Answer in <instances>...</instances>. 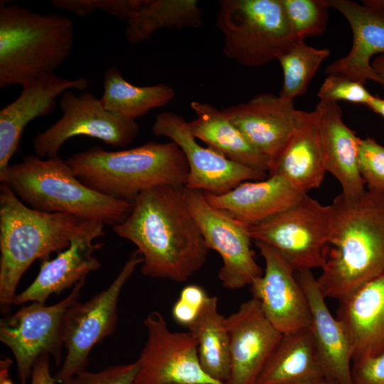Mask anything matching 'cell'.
I'll list each match as a JSON object with an SVG mask.
<instances>
[{
    "label": "cell",
    "mask_w": 384,
    "mask_h": 384,
    "mask_svg": "<svg viewBox=\"0 0 384 384\" xmlns=\"http://www.w3.org/2000/svg\"><path fill=\"white\" fill-rule=\"evenodd\" d=\"M183 188L160 185L142 191L128 217L112 227L136 246L144 276L184 282L206 262L209 249L188 208Z\"/></svg>",
    "instance_id": "cell-1"
},
{
    "label": "cell",
    "mask_w": 384,
    "mask_h": 384,
    "mask_svg": "<svg viewBox=\"0 0 384 384\" xmlns=\"http://www.w3.org/2000/svg\"><path fill=\"white\" fill-rule=\"evenodd\" d=\"M99 221L63 213L36 210L5 184L0 186V311H11L19 281L36 260L67 249L79 239L105 235Z\"/></svg>",
    "instance_id": "cell-2"
},
{
    "label": "cell",
    "mask_w": 384,
    "mask_h": 384,
    "mask_svg": "<svg viewBox=\"0 0 384 384\" xmlns=\"http://www.w3.org/2000/svg\"><path fill=\"white\" fill-rule=\"evenodd\" d=\"M331 206L329 246L316 279L325 298L340 300L384 272V196L340 193Z\"/></svg>",
    "instance_id": "cell-3"
},
{
    "label": "cell",
    "mask_w": 384,
    "mask_h": 384,
    "mask_svg": "<svg viewBox=\"0 0 384 384\" xmlns=\"http://www.w3.org/2000/svg\"><path fill=\"white\" fill-rule=\"evenodd\" d=\"M86 186L103 195L133 203L144 191L160 185L185 186L188 166L174 142H149L110 151L92 146L66 161Z\"/></svg>",
    "instance_id": "cell-4"
},
{
    "label": "cell",
    "mask_w": 384,
    "mask_h": 384,
    "mask_svg": "<svg viewBox=\"0 0 384 384\" xmlns=\"http://www.w3.org/2000/svg\"><path fill=\"white\" fill-rule=\"evenodd\" d=\"M0 181L30 208L69 213L114 226L129 215L133 203L100 193L84 185L58 156H25L0 172Z\"/></svg>",
    "instance_id": "cell-5"
},
{
    "label": "cell",
    "mask_w": 384,
    "mask_h": 384,
    "mask_svg": "<svg viewBox=\"0 0 384 384\" xmlns=\"http://www.w3.org/2000/svg\"><path fill=\"white\" fill-rule=\"evenodd\" d=\"M74 28L67 16L1 2L0 88L55 74L71 53Z\"/></svg>",
    "instance_id": "cell-6"
},
{
    "label": "cell",
    "mask_w": 384,
    "mask_h": 384,
    "mask_svg": "<svg viewBox=\"0 0 384 384\" xmlns=\"http://www.w3.org/2000/svg\"><path fill=\"white\" fill-rule=\"evenodd\" d=\"M216 26L225 55L247 68L277 60L297 39L282 0H222Z\"/></svg>",
    "instance_id": "cell-7"
},
{
    "label": "cell",
    "mask_w": 384,
    "mask_h": 384,
    "mask_svg": "<svg viewBox=\"0 0 384 384\" xmlns=\"http://www.w3.org/2000/svg\"><path fill=\"white\" fill-rule=\"evenodd\" d=\"M331 206L306 194L289 208L246 225L254 242L276 250L297 271L322 268L329 246Z\"/></svg>",
    "instance_id": "cell-8"
},
{
    "label": "cell",
    "mask_w": 384,
    "mask_h": 384,
    "mask_svg": "<svg viewBox=\"0 0 384 384\" xmlns=\"http://www.w3.org/2000/svg\"><path fill=\"white\" fill-rule=\"evenodd\" d=\"M142 257L135 250L108 287L85 302L76 301L67 309L63 321L66 355L55 375L57 383L67 384L78 373L86 370L92 349L114 332L118 304L122 289Z\"/></svg>",
    "instance_id": "cell-9"
},
{
    "label": "cell",
    "mask_w": 384,
    "mask_h": 384,
    "mask_svg": "<svg viewBox=\"0 0 384 384\" xmlns=\"http://www.w3.org/2000/svg\"><path fill=\"white\" fill-rule=\"evenodd\" d=\"M85 279L73 287L63 300L49 306L32 302L0 320V341L14 356L20 384H27L33 367L43 355L62 363L63 321L68 307L78 300Z\"/></svg>",
    "instance_id": "cell-10"
},
{
    "label": "cell",
    "mask_w": 384,
    "mask_h": 384,
    "mask_svg": "<svg viewBox=\"0 0 384 384\" xmlns=\"http://www.w3.org/2000/svg\"><path fill=\"white\" fill-rule=\"evenodd\" d=\"M63 116L33 140L36 156H58L62 145L75 136L97 139L113 147L132 144L139 132L135 120L124 118L104 108L100 99L90 92L75 95L70 90L61 95Z\"/></svg>",
    "instance_id": "cell-11"
},
{
    "label": "cell",
    "mask_w": 384,
    "mask_h": 384,
    "mask_svg": "<svg viewBox=\"0 0 384 384\" xmlns=\"http://www.w3.org/2000/svg\"><path fill=\"white\" fill-rule=\"evenodd\" d=\"M183 192L206 246L216 251L222 259L218 272L222 285L230 290L250 285L264 270L255 259L247 225L210 205L203 192L185 186Z\"/></svg>",
    "instance_id": "cell-12"
},
{
    "label": "cell",
    "mask_w": 384,
    "mask_h": 384,
    "mask_svg": "<svg viewBox=\"0 0 384 384\" xmlns=\"http://www.w3.org/2000/svg\"><path fill=\"white\" fill-rule=\"evenodd\" d=\"M146 341L137 360L134 384H222L203 370L198 342L189 332L171 331L159 311L144 320Z\"/></svg>",
    "instance_id": "cell-13"
},
{
    "label": "cell",
    "mask_w": 384,
    "mask_h": 384,
    "mask_svg": "<svg viewBox=\"0 0 384 384\" xmlns=\"http://www.w3.org/2000/svg\"><path fill=\"white\" fill-rule=\"evenodd\" d=\"M152 132L157 137L170 139L183 152L188 166L185 185L188 188L218 195L242 182L268 176L265 171L236 163L215 149L199 144L190 130L188 122L173 112L157 114Z\"/></svg>",
    "instance_id": "cell-14"
},
{
    "label": "cell",
    "mask_w": 384,
    "mask_h": 384,
    "mask_svg": "<svg viewBox=\"0 0 384 384\" xmlns=\"http://www.w3.org/2000/svg\"><path fill=\"white\" fill-rule=\"evenodd\" d=\"M255 244L264 259L265 270L250 285L252 297L259 301L266 317L282 334L309 327V303L296 271L270 245Z\"/></svg>",
    "instance_id": "cell-15"
},
{
    "label": "cell",
    "mask_w": 384,
    "mask_h": 384,
    "mask_svg": "<svg viewBox=\"0 0 384 384\" xmlns=\"http://www.w3.org/2000/svg\"><path fill=\"white\" fill-rule=\"evenodd\" d=\"M223 110L272 164L310 114V112L296 109L294 101L269 92L260 93L246 102Z\"/></svg>",
    "instance_id": "cell-16"
},
{
    "label": "cell",
    "mask_w": 384,
    "mask_h": 384,
    "mask_svg": "<svg viewBox=\"0 0 384 384\" xmlns=\"http://www.w3.org/2000/svg\"><path fill=\"white\" fill-rule=\"evenodd\" d=\"M230 338L229 378L226 384H255L282 334L252 297L225 317Z\"/></svg>",
    "instance_id": "cell-17"
},
{
    "label": "cell",
    "mask_w": 384,
    "mask_h": 384,
    "mask_svg": "<svg viewBox=\"0 0 384 384\" xmlns=\"http://www.w3.org/2000/svg\"><path fill=\"white\" fill-rule=\"evenodd\" d=\"M88 85L84 78L68 80L55 73L23 85L19 96L0 110V172L10 165L30 122L49 114L56 105V98L65 91H82Z\"/></svg>",
    "instance_id": "cell-18"
},
{
    "label": "cell",
    "mask_w": 384,
    "mask_h": 384,
    "mask_svg": "<svg viewBox=\"0 0 384 384\" xmlns=\"http://www.w3.org/2000/svg\"><path fill=\"white\" fill-rule=\"evenodd\" d=\"M330 8L340 12L350 25L353 43L348 53L326 68V74H338L351 80L378 84L380 80L371 66L375 55L384 54V14L350 0H328Z\"/></svg>",
    "instance_id": "cell-19"
},
{
    "label": "cell",
    "mask_w": 384,
    "mask_h": 384,
    "mask_svg": "<svg viewBox=\"0 0 384 384\" xmlns=\"http://www.w3.org/2000/svg\"><path fill=\"white\" fill-rule=\"evenodd\" d=\"M296 277L308 300L309 329L328 378L337 384H353L351 346L343 324L328 309L312 272L297 271Z\"/></svg>",
    "instance_id": "cell-20"
},
{
    "label": "cell",
    "mask_w": 384,
    "mask_h": 384,
    "mask_svg": "<svg viewBox=\"0 0 384 384\" xmlns=\"http://www.w3.org/2000/svg\"><path fill=\"white\" fill-rule=\"evenodd\" d=\"M315 110L319 145L326 172L338 181L341 193L344 196H361L366 190L358 169L361 138L344 123L338 102L319 101Z\"/></svg>",
    "instance_id": "cell-21"
},
{
    "label": "cell",
    "mask_w": 384,
    "mask_h": 384,
    "mask_svg": "<svg viewBox=\"0 0 384 384\" xmlns=\"http://www.w3.org/2000/svg\"><path fill=\"white\" fill-rule=\"evenodd\" d=\"M337 318L348 335L353 361L384 351V272L339 300Z\"/></svg>",
    "instance_id": "cell-22"
},
{
    "label": "cell",
    "mask_w": 384,
    "mask_h": 384,
    "mask_svg": "<svg viewBox=\"0 0 384 384\" xmlns=\"http://www.w3.org/2000/svg\"><path fill=\"white\" fill-rule=\"evenodd\" d=\"M207 201L237 220L252 225L282 212L306 194L279 175L245 181L222 194L203 192Z\"/></svg>",
    "instance_id": "cell-23"
},
{
    "label": "cell",
    "mask_w": 384,
    "mask_h": 384,
    "mask_svg": "<svg viewBox=\"0 0 384 384\" xmlns=\"http://www.w3.org/2000/svg\"><path fill=\"white\" fill-rule=\"evenodd\" d=\"M93 239H79L71 242L65 250L52 259L42 260L39 272L33 282L16 295L13 305L28 302L45 304L52 294H59L86 279L91 272L100 268L101 262L93 253L102 243Z\"/></svg>",
    "instance_id": "cell-24"
},
{
    "label": "cell",
    "mask_w": 384,
    "mask_h": 384,
    "mask_svg": "<svg viewBox=\"0 0 384 384\" xmlns=\"http://www.w3.org/2000/svg\"><path fill=\"white\" fill-rule=\"evenodd\" d=\"M327 380L306 327L282 334L255 384H317Z\"/></svg>",
    "instance_id": "cell-25"
},
{
    "label": "cell",
    "mask_w": 384,
    "mask_h": 384,
    "mask_svg": "<svg viewBox=\"0 0 384 384\" xmlns=\"http://www.w3.org/2000/svg\"><path fill=\"white\" fill-rule=\"evenodd\" d=\"M191 107L196 118L188 122V124L196 139L231 161L269 173L270 159L247 141L223 110L198 101H192Z\"/></svg>",
    "instance_id": "cell-26"
},
{
    "label": "cell",
    "mask_w": 384,
    "mask_h": 384,
    "mask_svg": "<svg viewBox=\"0 0 384 384\" xmlns=\"http://www.w3.org/2000/svg\"><path fill=\"white\" fill-rule=\"evenodd\" d=\"M326 173L314 109L274 160L268 176L279 175L297 189L307 193L321 186Z\"/></svg>",
    "instance_id": "cell-27"
},
{
    "label": "cell",
    "mask_w": 384,
    "mask_h": 384,
    "mask_svg": "<svg viewBox=\"0 0 384 384\" xmlns=\"http://www.w3.org/2000/svg\"><path fill=\"white\" fill-rule=\"evenodd\" d=\"M188 328L198 342L203 370L213 380L226 384L230 370V338L216 297L209 296Z\"/></svg>",
    "instance_id": "cell-28"
},
{
    "label": "cell",
    "mask_w": 384,
    "mask_h": 384,
    "mask_svg": "<svg viewBox=\"0 0 384 384\" xmlns=\"http://www.w3.org/2000/svg\"><path fill=\"white\" fill-rule=\"evenodd\" d=\"M202 10L196 0H141L127 20L125 38L130 43L146 41L161 28H198Z\"/></svg>",
    "instance_id": "cell-29"
},
{
    "label": "cell",
    "mask_w": 384,
    "mask_h": 384,
    "mask_svg": "<svg viewBox=\"0 0 384 384\" xmlns=\"http://www.w3.org/2000/svg\"><path fill=\"white\" fill-rule=\"evenodd\" d=\"M103 90L100 101L104 108L132 120L146 114L154 108L166 106L175 97L174 90L164 83L149 86L132 85L115 67L105 72Z\"/></svg>",
    "instance_id": "cell-30"
},
{
    "label": "cell",
    "mask_w": 384,
    "mask_h": 384,
    "mask_svg": "<svg viewBox=\"0 0 384 384\" xmlns=\"http://www.w3.org/2000/svg\"><path fill=\"white\" fill-rule=\"evenodd\" d=\"M330 53L327 48H317L307 45L304 39L295 40L277 58L283 73L279 95L294 101L304 95L321 64Z\"/></svg>",
    "instance_id": "cell-31"
},
{
    "label": "cell",
    "mask_w": 384,
    "mask_h": 384,
    "mask_svg": "<svg viewBox=\"0 0 384 384\" xmlns=\"http://www.w3.org/2000/svg\"><path fill=\"white\" fill-rule=\"evenodd\" d=\"M294 37L305 39L324 32L329 18L328 0H282Z\"/></svg>",
    "instance_id": "cell-32"
},
{
    "label": "cell",
    "mask_w": 384,
    "mask_h": 384,
    "mask_svg": "<svg viewBox=\"0 0 384 384\" xmlns=\"http://www.w3.org/2000/svg\"><path fill=\"white\" fill-rule=\"evenodd\" d=\"M358 169L367 190L384 196V146L371 137L360 139Z\"/></svg>",
    "instance_id": "cell-33"
},
{
    "label": "cell",
    "mask_w": 384,
    "mask_h": 384,
    "mask_svg": "<svg viewBox=\"0 0 384 384\" xmlns=\"http://www.w3.org/2000/svg\"><path fill=\"white\" fill-rule=\"evenodd\" d=\"M141 0H52L58 9L80 16L102 10L118 19L127 20L140 5Z\"/></svg>",
    "instance_id": "cell-34"
},
{
    "label": "cell",
    "mask_w": 384,
    "mask_h": 384,
    "mask_svg": "<svg viewBox=\"0 0 384 384\" xmlns=\"http://www.w3.org/2000/svg\"><path fill=\"white\" fill-rule=\"evenodd\" d=\"M319 101L338 102L347 101L366 106L373 95L363 83L338 74H331L325 78L317 93Z\"/></svg>",
    "instance_id": "cell-35"
},
{
    "label": "cell",
    "mask_w": 384,
    "mask_h": 384,
    "mask_svg": "<svg viewBox=\"0 0 384 384\" xmlns=\"http://www.w3.org/2000/svg\"><path fill=\"white\" fill-rule=\"evenodd\" d=\"M139 372L137 361L114 365L97 372L81 371L67 384H134Z\"/></svg>",
    "instance_id": "cell-36"
},
{
    "label": "cell",
    "mask_w": 384,
    "mask_h": 384,
    "mask_svg": "<svg viewBox=\"0 0 384 384\" xmlns=\"http://www.w3.org/2000/svg\"><path fill=\"white\" fill-rule=\"evenodd\" d=\"M353 384H384V351L353 361Z\"/></svg>",
    "instance_id": "cell-37"
},
{
    "label": "cell",
    "mask_w": 384,
    "mask_h": 384,
    "mask_svg": "<svg viewBox=\"0 0 384 384\" xmlns=\"http://www.w3.org/2000/svg\"><path fill=\"white\" fill-rule=\"evenodd\" d=\"M50 356L43 355L35 363L31 373V384H56L50 373Z\"/></svg>",
    "instance_id": "cell-38"
},
{
    "label": "cell",
    "mask_w": 384,
    "mask_h": 384,
    "mask_svg": "<svg viewBox=\"0 0 384 384\" xmlns=\"http://www.w3.org/2000/svg\"><path fill=\"white\" fill-rule=\"evenodd\" d=\"M199 310L178 299L173 306L172 316L178 324L188 327L196 319Z\"/></svg>",
    "instance_id": "cell-39"
},
{
    "label": "cell",
    "mask_w": 384,
    "mask_h": 384,
    "mask_svg": "<svg viewBox=\"0 0 384 384\" xmlns=\"http://www.w3.org/2000/svg\"><path fill=\"white\" fill-rule=\"evenodd\" d=\"M208 297L203 287L198 284H189L183 288L178 299L200 309Z\"/></svg>",
    "instance_id": "cell-40"
},
{
    "label": "cell",
    "mask_w": 384,
    "mask_h": 384,
    "mask_svg": "<svg viewBox=\"0 0 384 384\" xmlns=\"http://www.w3.org/2000/svg\"><path fill=\"white\" fill-rule=\"evenodd\" d=\"M371 66L380 78V85L384 88V54L376 56L371 61Z\"/></svg>",
    "instance_id": "cell-41"
},
{
    "label": "cell",
    "mask_w": 384,
    "mask_h": 384,
    "mask_svg": "<svg viewBox=\"0 0 384 384\" xmlns=\"http://www.w3.org/2000/svg\"><path fill=\"white\" fill-rule=\"evenodd\" d=\"M367 106L375 113L380 114L384 118V99L373 95Z\"/></svg>",
    "instance_id": "cell-42"
},
{
    "label": "cell",
    "mask_w": 384,
    "mask_h": 384,
    "mask_svg": "<svg viewBox=\"0 0 384 384\" xmlns=\"http://www.w3.org/2000/svg\"><path fill=\"white\" fill-rule=\"evenodd\" d=\"M363 4L384 14V0H364Z\"/></svg>",
    "instance_id": "cell-43"
},
{
    "label": "cell",
    "mask_w": 384,
    "mask_h": 384,
    "mask_svg": "<svg viewBox=\"0 0 384 384\" xmlns=\"http://www.w3.org/2000/svg\"><path fill=\"white\" fill-rule=\"evenodd\" d=\"M317 384H337V383H336L335 382H334L332 380H327L323 381V382L317 383Z\"/></svg>",
    "instance_id": "cell-44"
},
{
    "label": "cell",
    "mask_w": 384,
    "mask_h": 384,
    "mask_svg": "<svg viewBox=\"0 0 384 384\" xmlns=\"http://www.w3.org/2000/svg\"><path fill=\"white\" fill-rule=\"evenodd\" d=\"M172 384H178V383H172Z\"/></svg>",
    "instance_id": "cell-45"
}]
</instances>
